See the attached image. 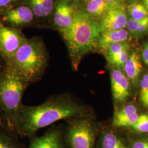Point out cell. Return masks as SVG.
I'll return each instance as SVG.
<instances>
[{"instance_id":"cell-1","label":"cell","mask_w":148,"mask_h":148,"mask_svg":"<svg viewBox=\"0 0 148 148\" xmlns=\"http://www.w3.org/2000/svg\"><path fill=\"white\" fill-rule=\"evenodd\" d=\"M83 109L66 95L48 99L37 106L23 105L20 111L17 136L32 137L37 131L56 122L79 116Z\"/></svg>"},{"instance_id":"cell-2","label":"cell","mask_w":148,"mask_h":148,"mask_svg":"<svg viewBox=\"0 0 148 148\" xmlns=\"http://www.w3.org/2000/svg\"><path fill=\"white\" fill-rule=\"evenodd\" d=\"M61 32L73 67L77 70L82 58L97 43L101 34L99 23L86 11L77 10L72 24Z\"/></svg>"},{"instance_id":"cell-3","label":"cell","mask_w":148,"mask_h":148,"mask_svg":"<svg viewBox=\"0 0 148 148\" xmlns=\"http://www.w3.org/2000/svg\"><path fill=\"white\" fill-rule=\"evenodd\" d=\"M48 54L42 41L34 37L27 39L6 64L28 85L38 81L47 66Z\"/></svg>"},{"instance_id":"cell-4","label":"cell","mask_w":148,"mask_h":148,"mask_svg":"<svg viewBox=\"0 0 148 148\" xmlns=\"http://www.w3.org/2000/svg\"><path fill=\"white\" fill-rule=\"evenodd\" d=\"M28 86L25 79L7 65L0 73V106L7 128L16 134L20 111L23 105V96Z\"/></svg>"},{"instance_id":"cell-5","label":"cell","mask_w":148,"mask_h":148,"mask_svg":"<svg viewBox=\"0 0 148 148\" xmlns=\"http://www.w3.org/2000/svg\"><path fill=\"white\" fill-rule=\"evenodd\" d=\"M67 137L70 148H94L95 130L92 122L85 119L71 122Z\"/></svg>"},{"instance_id":"cell-6","label":"cell","mask_w":148,"mask_h":148,"mask_svg":"<svg viewBox=\"0 0 148 148\" xmlns=\"http://www.w3.org/2000/svg\"><path fill=\"white\" fill-rule=\"evenodd\" d=\"M27 40L21 32L0 24V56L6 64Z\"/></svg>"},{"instance_id":"cell-7","label":"cell","mask_w":148,"mask_h":148,"mask_svg":"<svg viewBox=\"0 0 148 148\" xmlns=\"http://www.w3.org/2000/svg\"><path fill=\"white\" fill-rule=\"evenodd\" d=\"M128 18L123 5L111 7L101 18L99 23L101 33L125 29Z\"/></svg>"},{"instance_id":"cell-8","label":"cell","mask_w":148,"mask_h":148,"mask_svg":"<svg viewBox=\"0 0 148 148\" xmlns=\"http://www.w3.org/2000/svg\"><path fill=\"white\" fill-rule=\"evenodd\" d=\"M111 88L113 98L117 103L127 100L130 95V81L127 76L119 69H112L110 74Z\"/></svg>"},{"instance_id":"cell-9","label":"cell","mask_w":148,"mask_h":148,"mask_svg":"<svg viewBox=\"0 0 148 148\" xmlns=\"http://www.w3.org/2000/svg\"><path fill=\"white\" fill-rule=\"evenodd\" d=\"M76 11L67 0H62L58 3L54 12V21L61 32L72 24Z\"/></svg>"},{"instance_id":"cell-10","label":"cell","mask_w":148,"mask_h":148,"mask_svg":"<svg viewBox=\"0 0 148 148\" xmlns=\"http://www.w3.org/2000/svg\"><path fill=\"white\" fill-rule=\"evenodd\" d=\"M34 14L28 6H20L5 11L3 20L13 26H21L30 24Z\"/></svg>"},{"instance_id":"cell-11","label":"cell","mask_w":148,"mask_h":148,"mask_svg":"<svg viewBox=\"0 0 148 148\" xmlns=\"http://www.w3.org/2000/svg\"><path fill=\"white\" fill-rule=\"evenodd\" d=\"M28 148H63L62 133L57 129L48 131L41 137L33 138Z\"/></svg>"},{"instance_id":"cell-12","label":"cell","mask_w":148,"mask_h":148,"mask_svg":"<svg viewBox=\"0 0 148 148\" xmlns=\"http://www.w3.org/2000/svg\"><path fill=\"white\" fill-rule=\"evenodd\" d=\"M130 35L129 32L125 29L101 32L97 45L101 51L104 52L108 47L112 44L127 42Z\"/></svg>"},{"instance_id":"cell-13","label":"cell","mask_w":148,"mask_h":148,"mask_svg":"<svg viewBox=\"0 0 148 148\" xmlns=\"http://www.w3.org/2000/svg\"><path fill=\"white\" fill-rule=\"evenodd\" d=\"M142 68V65L139 56L137 52L133 51L130 54L129 58L123 67V73L130 81L136 85L137 83Z\"/></svg>"},{"instance_id":"cell-14","label":"cell","mask_w":148,"mask_h":148,"mask_svg":"<svg viewBox=\"0 0 148 148\" xmlns=\"http://www.w3.org/2000/svg\"><path fill=\"white\" fill-rule=\"evenodd\" d=\"M34 14L39 18L49 15L54 8V0H27Z\"/></svg>"},{"instance_id":"cell-15","label":"cell","mask_w":148,"mask_h":148,"mask_svg":"<svg viewBox=\"0 0 148 148\" xmlns=\"http://www.w3.org/2000/svg\"><path fill=\"white\" fill-rule=\"evenodd\" d=\"M84 2L87 13L95 19L102 18L111 8L104 0H84Z\"/></svg>"},{"instance_id":"cell-16","label":"cell","mask_w":148,"mask_h":148,"mask_svg":"<svg viewBox=\"0 0 148 148\" xmlns=\"http://www.w3.org/2000/svg\"><path fill=\"white\" fill-rule=\"evenodd\" d=\"M16 136L5 127H0V148H21Z\"/></svg>"},{"instance_id":"cell-17","label":"cell","mask_w":148,"mask_h":148,"mask_svg":"<svg viewBox=\"0 0 148 148\" xmlns=\"http://www.w3.org/2000/svg\"><path fill=\"white\" fill-rule=\"evenodd\" d=\"M101 147L102 148H127L121 138L111 132L104 134Z\"/></svg>"},{"instance_id":"cell-18","label":"cell","mask_w":148,"mask_h":148,"mask_svg":"<svg viewBox=\"0 0 148 148\" xmlns=\"http://www.w3.org/2000/svg\"><path fill=\"white\" fill-rule=\"evenodd\" d=\"M128 14L130 18L136 21H142L148 18V12L142 3L134 1L128 6Z\"/></svg>"},{"instance_id":"cell-19","label":"cell","mask_w":148,"mask_h":148,"mask_svg":"<svg viewBox=\"0 0 148 148\" xmlns=\"http://www.w3.org/2000/svg\"><path fill=\"white\" fill-rule=\"evenodd\" d=\"M129 48L130 45L127 42L116 43L110 45L104 52L108 62H110L113 59L116 57L123 51Z\"/></svg>"},{"instance_id":"cell-20","label":"cell","mask_w":148,"mask_h":148,"mask_svg":"<svg viewBox=\"0 0 148 148\" xmlns=\"http://www.w3.org/2000/svg\"><path fill=\"white\" fill-rule=\"evenodd\" d=\"M139 116L137 112H136L125 116L114 117L112 125L116 127H132L137 121Z\"/></svg>"},{"instance_id":"cell-21","label":"cell","mask_w":148,"mask_h":148,"mask_svg":"<svg viewBox=\"0 0 148 148\" xmlns=\"http://www.w3.org/2000/svg\"><path fill=\"white\" fill-rule=\"evenodd\" d=\"M132 127L138 132H148V115L143 114L139 116L137 121Z\"/></svg>"},{"instance_id":"cell-22","label":"cell","mask_w":148,"mask_h":148,"mask_svg":"<svg viewBox=\"0 0 148 148\" xmlns=\"http://www.w3.org/2000/svg\"><path fill=\"white\" fill-rule=\"evenodd\" d=\"M129 49L130 48L123 51L116 57L112 60L110 63L117 67L123 68L130 57V54L129 53Z\"/></svg>"},{"instance_id":"cell-23","label":"cell","mask_w":148,"mask_h":148,"mask_svg":"<svg viewBox=\"0 0 148 148\" xmlns=\"http://www.w3.org/2000/svg\"><path fill=\"white\" fill-rule=\"evenodd\" d=\"M148 32V18L142 20L138 27L134 38H140Z\"/></svg>"},{"instance_id":"cell-24","label":"cell","mask_w":148,"mask_h":148,"mask_svg":"<svg viewBox=\"0 0 148 148\" xmlns=\"http://www.w3.org/2000/svg\"><path fill=\"white\" fill-rule=\"evenodd\" d=\"M132 148H148V139L136 140L133 144Z\"/></svg>"},{"instance_id":"cell-25","label":"cell","mask_w":148,"mask_h":148,"mask_svg":"<svg viewBox=\"0 0 148 148\" xmlns=\"http://www.w3.org/2000/svg\"><path fill=\"white\" fill-rule=\"evenodd\" d=\"M140 99L144 106L148 108V90H141Z\"/></svg>"},{"instance_id":"cell-26","label":"cell","mask_w":148,"mask_h":148,"mask_svg":"<svg viewBox=\"0 0 148 148\" xmlns=\"http://www.w3.org/2000/svg\"><path fill=\"white\" fill-rule=\"evenodd\" d=\"M110 6V7H115L123 5L124 0H104Z\"/></svg>"},{"instance_id":"cell-27","label":"cell","mask_w":148,"mask_h":148,"mask_svg":"<svg viewBox=\"0 0 148 148\" xmlns=\"http://www.w3.org/2000/svg\"><path fill=\"white\" fill-rule=\"evenodd\" d=\"M140 86L142 90H148V74H145L143 76L142 79L140 81Z\"/></svg>"},{"instance_id":"cell-28","label":"cell","mask_w":148,"mask_h":148,"mask_svg":"<svg viewBox=\"0 0 148 148\" xmlns=\"http://www.w3.org/2000/svg\"><path fill=\"white\" fill-rule=\"evenodd\" d=\"M142 58L144 63L148 66V42L147 43L142 49Z\"/></svg>"},{"instance_id":"cell-29","label":"cell","mask_w":148,"mask_h":148,"mask_svg":"<svg viewBox=\"0 0 148 148\" xmlns=\"http://www.w3.org/2000/svg\"><path fill=\"white\" fill-rule=\"evenodd\" d=\"M15 1L16 0H0V8L8 7Z\"/></svg>"},{"instance_id":"cell-30","label":"cell","mask_w":148,"mask_h":148,"mask_svg":"<svg viewBox=\"0 0 148 148\" xmlns=\"http://www.w3.org/2000/svg\"><path fill=\"white\" fill-rule=\"evenodd\" d=\"M0 127H5L7 128L5 119V116L1 106H0Z\"/></svg>"},{"instance_id":"cell-31","label":"cell","mask_w":148,"mask_h":148,"mask_svg":"<svg viewBox=\"0 0 148 148\" xmlns=\"http://www.w3.org/2000/svg\"><path fill=\"white\" fill-rule=\"evenodd\" d=\"M5 66H6V64H5V60L0 56V73L5 69Z\"/></svg>"},{"instance_id":"cell-32","label":"cell","mask_w":148,"mask_h":148,"mask_svg":"<svg viewBox=\"0 0 148 148\" xmlns=\"http://www.w3.org/2000/svg\"><path fill=\"white\" fill-rule=\"evenodd\" d=\"M142 4L144 5L148 12V0H142Z\"/></svg>"},{"instance_id":"cell-33","label":"cell","mask_w":148,"mask_h":148,"mask_svg":"<svg viewBox=\"0 0 148 148\" xmlns=\"http://www.w3.org/2000/svg\"><path fill=\"white\" fill-rule=\"evenodd\" d=\"M135 1H136V0H127V2H130V3H132V2Z\"/></svg>"}]
</instances>
